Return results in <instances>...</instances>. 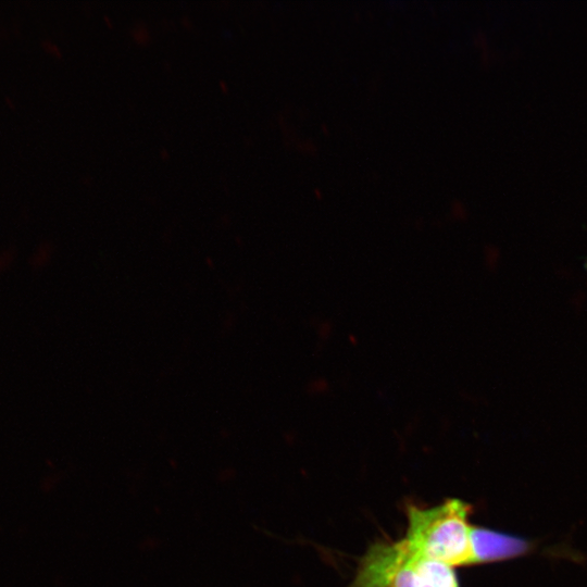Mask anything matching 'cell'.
Masks as SVG:
<instances>
[{
  "mask_svg": "<svg viewBox=\"0 0 587 587\" xmlns=\"http://www.w3.org/2000/svg\"><path fill=\"white\" fill-rule=\"evenodd\" d=\"M470 507L458 499L430 509L408 508L409 528L404 538L409 550L419 557L447 565L473 563Z\"/></svg>",
  "mask_w": 587,
  "mask_h": 587,
  "instance_id": "obj_1",
  "label": "cell"
},
{
  "mask_svg": "<svg viewBox=\"0 0 587 587\" xmlns=\"http://www.w3.org/2000/svg\"><path fill=\"white\" fill-rule=\"evenodd\" d=\"M410 555L404 539L394 544H376L363 558L352 587H390Z\"/></svg>",
  "mask_w": 587,
  "mask_h": 587,
  "instance_id": "obj_2",
  "label": "cell"
},
{
  "mask_svg": "<svg viewBox=\"0 0 587 587\" xmlns=\"http://www.w3.org/2000/svg\"><path fill=\"white\" fill-rule=\"evenodd\" d=\"M458 583L449 565L415 555L396 574L390 587H457Z\"/></svg>",
  "mask_w": 587,
  "mask_h": 587,
  "instance_id": "obj_3",
  "label": "cell"
},
{
  "mask_svg": "<svg viewBox=\"0 0 587 587\" xmlns=\"http://www.w3.org/2000/svg\"><path fill=\"white\" fill-rule=\"evenodd\" d=\"M470 539L473 563L515 557L528 547L521 538L485 528L472 527Z\"/></svg>",
  "mask_w": 587,
  "mask_h": 587,
  "instance_id": "obj_4",
  "label": "cell"
},
{
  "mask_svg": "<svg viewBox=\"0 0 587 587\" xmlns=\"http://www.w3.org/2000/svg\"><path fill=\"white\" fill-rule=\"evenodd\" d=\"M458 587V586H457Z\"/></svg>",
  "mask_w": 587,
  "mask_h": 587,
  "instance_id": "obj_5",
  "label": "cell"
}]
</instances>
